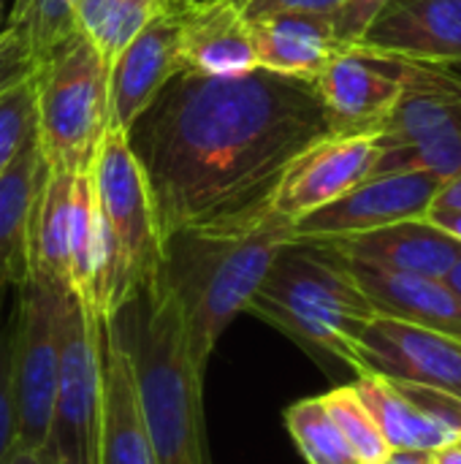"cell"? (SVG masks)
Here are the masks:
<instances>
[{
	"label": "cell",
	"instance_id": "obj_1",
	"mask_svg": "<svg viewBox=\"0 0 461 464\" xmlns=\"http://www.w3.org/2000/svg\"><path fill=\"white\" fill-rule=\"evenodd\" d=\"M329 120L312 82L255 68L245 76L179 71L125 130L160 239L177 228L247 223Z\"/></svg>",
	"mask_w": 461,
	"mask_h": 464
},
{
	"label": "cell",
	"instance_id": "obj_2",
	"mask_svg": "<svg viewBox=\"0 0 461 464\" xmlns=\"http://www.w3.org/2000/svg\"><path fill=\"white\" fill-rule=\"evenodd\" d=\"M291 239L293 223L272 209L247 223L177 228L163 237L152 283L174 302L201 375L223 332L245 313L277 250Z\"/></svg>",
	"mask_w": 461,
	"mask_h": 464
},
{
	"label": "cell",
	"instance_id": "obj_3",
	"mask_svg": "<svg viewBox=\"0 0 461 464\" xmlns=\"http://www.w3.org/2000/svg\"><path fill=\"white\" fill-rule=\"evenodd\" d=\"M103 324L133 367L158 464H212L204 424V375L193 364L174 302L149 283Z\"/></svg>",
	"mask_w": 461,
	"mask_h": 464
},
{
	"label": "cell",
	"instance_id": "obj_4",
	"mask_svg": "<svg viewBox=\"0 0 461 464\" xmlns=\"http://www.w3.org/2000/svg\"><path fill=\"white\" fill-rule=\"evenodd\" d=\"M245 313L266 321L312 356L356 370V340L375 310L348 261L318 239L285 242Z\"/></svg>",
	"mask_w": 461,
	"mask_h": 464
},
{
	"label": "cell",
	"instance_id": "obj_5",
	"mask_svg": "<svg viewBox=\"0 0 461 464\" xmlns=\"http://www.w3.org/2000/svg\"><path fill=\"white\" fill-rule=\"evenodd\" d=\"M103 266L95 296V318L106 321L120 304L144 291L160 264V228L149 185L125 133L109 130L92 166Z\"/></svg>",
	"mask_w": 461,
	"mask_h": 464
},
{
	"label": "cell",
	"instance_id": "obj_6",
	"mask_svg": "<svg viewBox=\"0 0 461 464\" xmlns=\"http://www.w3.org/2000/svg\"><path fill=\"white\" fill-rule=\"evenodd\" d=\"M109 68L82 33L35 68V139L49 171H92L109 133Z\"/></svg>",
	"mask_w": 461,
	"mask_h": 464
},
{
	"label": "cell",
	"instance_id": "obj_7",
	"mask_svg": "<svg viewBox=\"0 0 461 464\" xmlns=\"http://www.w3.org/2000/svg\"><path fill=\"white\" fill-rule=\"evenodd\" d=\"M11 315L16 446L41 451L49 430L62 345V313L73 291L24 277L16 288Z\"/></svg>",
	"mask_w": 461,
	"mask_h": 464
},
{
	"label": "cell",
	"instance_id": "obj_8",
	"mask_svg": "<svg viewBox=\"0 0 461 464\" xmlns=\"http://www.w3.org/2000/svg\"><path fill=\"white\" fill-rule=\"evenodd\" d=\"M101 443V321L68 296L62 313L60 375L49 416L43 464H98Z\"/></svg>",
	"mask_w": 461,
	"mask_h": 464
},
{
	"label": "cell",
	"instance_id": "obj_9",
	"mask_svg": "<svg viewBox=\"0 0 461 464\" xmlns=\"http://www.w3.org/2000/svg\"><path fill=\"white\" fill-rule=\"evenodd\" d=\"M410 63L372 54L359 46L340 49L312 82L331 133L378 136L399 103Z\"/></svg>",
	"mask_w": 461,
	"mask_h": 464
},
{
	"label": "cell",
	"instance_id": "obj_10",
	"mask_svg": "<svg viewBox=\"0 0 461 464\" xmlns=\"http://www.w3.org/2000/svg\"><path fill=\"white\" fill-rule=\"evenodd\" d=\"M446 179L427 171H394L367 177L337 201L293 223L296 239H337L416 220L429 212Z\"/></svg>",
	"mask_w": 461,
	"mask_h": 464
},
{
	"label": "cell",
	"instance_id": "obj_11",
	"mask_svg": "<svg viewBox=\"0 0 461 464\" xmlns=\"http://www.w3.org/2000/svg\"><path fill=\"white\" fill-rule=\"evenodd\" d=\"M378 158V136L326 133L291 160L274 188L272 212L291 223L312 215L372 177Z\"/></svg>",
	"mask_w": 461,
	"mask_h": 464
},
{
	"label": "cell",
	"instance_id": "obj_12",
	"mask_svg": "<svg viewBox=\"0 0 461 464\" xmlns=\"http://www.w3.org/2000/svg\"><path fill=\"white\" fill-rule=\"evenodd\" d=\"M359 372L461 397V340L375 315L356 340V375Z\"/></svg>",
	"mask_w": 461,
	"mask_h": 464
},
{
	"label": "cell",
	"instance_id": "obj_13",
	"mask_svg": "<svg viewBox=\"0 0 461 464\" xmlns=\"http://www.w3.org/2000/svg\"><path fill=\"white\" fill-rule=\"evenodd\" d=\"M179 19L182 11L160 3L155 16L111 60L109 130L125 133L155 101V95L182 71Z\"/></svg>",
	"mask_w": 461,
	"mask_h": 464
},
{
	"label": "cell",
	"instance_id": "obj_14",
	"mask_svg": "<svg viewBox=\"0 0 461 464\" xmlns=\"http://www.w3.org/2000/svg\"><path fill=\"white\" fill-rule=\"evenodd\" d=\"M424 65H461V0H389L356 44Z\"/></svg>",
	"mask_w": 461,
	"mask_h": 464
},
{
	"label": "cell",
	"instance_id": "obj_15",
	"mask_svg": "<svg viewBox=\"0 0 461 464\" xmlns=\"http://www.w3.org/2000/svg\"><path fill=\"white\" fill-rule=\"evenodd\" d=\"M318 242H326L340 256L359 264L437 280H443L461 258V242L432 226L427 218L402 220L375 231Z\"/></svg>",
	"mask_w": 461,
	"mask_h": 464
},
{
	"label": "cell",
	"instance_id": "obj_16",
	"mask_svg": "<svg viewBox=\"0 0 461 464\" xmlns=\"http://www.w3.org/2000/svg\"><path fill=\"white\" fill-rule=\"evenodd\" d=\"M98 464H158L144 424L133 367L103 321H101Z\"/></svg>",
	"mask_w": 461,
	"mask_h": 464
},
{
	"label": "cell",
	"instance_id": "obj_17",
	"mask_svg": "<svg viewBox=\"0 0 461 464\" xmlns=\"http://www.w3.org/2000/svg\"><path fill=\"white\" fill-rule=\"evenodd\" d=\"M182 71L201 76H245L258 68L250 19L239 0H215L179 19Z\"/></svg>",
	"mask_w": 461,
	"mask_h": 464
},
{
	"label": "cell",
	"instance_id": "obj_18",
	"mask_svg": "<svg viewBox=\"0 0 461 464\" xmlns=\"http://www.w3.org/2000/svg\"><path fill=\"white\" fill-rule=\"evenodd\" d=\"M258 68L315 82L331 57L345 49L331 27L329 14L318 11H274L250 19Z\"/></svg>",
	"mask_w": 461,
	"mask_h": 464
},
{
	"label": "cell",
	"instance_id": "obj_19",
	"mask_svg": "<svg viewBox=\"0 0 461 464\" xmlns=\"http://www.w3.org/2000/svg\"><path fill=\"white\" fill-rule=\"evenodd\" d=\"M345 258V256H342ZM348 261L356 283L367 294L375 315L397 318L413 326L440 332L446 337L461 340V299L437 277L389 272L370 264Z\"/></svg>",
	"mask_w": 461,
	"mask_h": 464
},
{
	"label": "cell",
	"instance_id": "obj_20",
	"mask_svg": "<svg viewBox=\"0 0 461 464\" xmlns=\"http://www.w3.org/2000/svg\"><path fill=\"white\" fill-rule=\"evenodd\" d=\"M46 171L33 133L19 158L0 177V294L27 277V220Z\"/></svg>",
	"mask_w": 461,
	"mask_h": 464
},
{
	"label": "cell",
	"instance_id": "obj_21",
	"mask_svg": "<svg viewBox=\"0 0 461 464\" xmlns=\"http://www.w3.org/2000/svg\"><path fill=\"white\" fill-rule=\"evenodd\" d=\"M73 174L46 171L27 220V275L71 291L68 280V220Z\"/></svg>",
	"mask_w": 461,
	"mask_h": 464
},
{
	"label": "cell",
	"instance_id": "obj_22",
	"mask_svg": "<svg viewBox=\"0 0 461 464\" xmlns=\"http://www.w3.org/2000/svg\"><path fill=\"white\" fill-rule=\"evenodd\" d=\"M370 416L375 419L378 430L383 432L391 451H435L440 446L454 443L448 435H443L427 416H421L389 378L359 372L356 383H351Z\"/></svg>",
	"mask_w": 461,
	"mask_h": 464
},
{
	"label": "cell",
	"instance_id": "obj_23",
	"mask_svg": "<svg viewBox=\"0 0 461 464\" xmlns=\"http://www.w3.org/2000/svg\"><path fill=\"white\" fill-rule=\"evenodd\" d=\"M101 266H103V237H101L95 179L90 171L73 177V198H71V220H68V280H71V291L82 299V304L92 315H95Z\"/></svg>",
	"mask_w": 461,
	"mask_h": 464
},
{
	"label": "cell",
	"instance_id": "obj_24",
	"mask_svg": "<svg viewBox=\"0 0 461 464\" xmlns=\"http://www.w3.org/2000/svg\"><path fill=\"white\" fill-rule=\"evenodd\" d=\"M160 0H79L76 30L111 63L130 38L155 16Z\"/></svg>",
	"mask_w": 461,
	"mask_h": 464
},
{
	"label": "cell",
	"instance_id": "obj_25",
	"mask_svg": "<svg viewBox=\"0 0 461 464\" xmlns=\"http://www.w3.org/2000/svg\"><path fill=\"white\" fill-rule=\"evenodd\" d=\"M79 0H14L5 27L22 41L35 65L60 49L76 30Z\"/></svg>",
	"mask_w": 461,
	"mask_h": 464
},
{
	"label": "cell",
	"instance_id": "obj_26",
	"mask_svg": "<svg viewBox=\"0 0 461 464\" xmlns=\"http://www.w3.org/2000/svg\"><path fill=\"white\" fill-rule=\"evenodd\" d=\"M285 427L307 464H359L321 397L293 402L285 411Z\"/></svg>",
	"mask_w": 461,
	"mask_h": 464
},
{
	"label": "cell",
	"instance_id": "obj_27",
	"mask_svg": "<svg viewBox=\"0 0 461 464\" xmlns=\"http://www.w3.org/2000/svg\"><path fill=\"white\" fill-rule=\"evenodd\" d=\"M394 171H427L440 179H454L461 174V130L429 136L413 144L380 150V158L372 169L375 174H394Z\"/></svg>",
	"mask_w": 461,
	"mask_h": 464
},
{
	"label": "cell",
	"instance_id": "obj_28",
	"mask_svg": "<svg viewBox=\"0 0 461 464\" xmlns=\"http://www.w3.org/2000/svg\"><path fill=\"white\" fill-rule=\"evenodd\" d=\"M329 416L340 427L345 443L356 454L359 464H383L391 454V446L386 443L383 432L378 430L375 419L353 392V386H340L321 397Z\"/></svg>",
	"mask_w": 461,
	"mask_h": 464
},
{
	"label": "cell",
	"instance_id": "obj_29",
	"mask_svg": "<svg viewBox=\"0 0 461 464\" xmlns=\"http://www.w3.org/2000/svg\"><path fill=\"white\" fill-rule=\"evenodd\" d=\"M35 133V87L33 76L0 95V177L19 158Z\"/></svg>",
	"mask_w": 461,
	"mask_h": 464
},
{
	"label": "cell",
	"instance_id": "obj_30",
	"mask_svg": "<svg viewBox=\"0 0 461 464\" xmlns=\"http://www.w3.org/2000/svg\"><path fill=\"white\" fill-rule=\"evenodd\" d=\"M16 446V392L11 353V315H5V294H0V462Z\"/></svg>",
	"mask_w": 461,
	"mask_h": 464
},
{
	"label": "cell",
	"instance_id": "obj_31",
	"mask_svg": "<svg viewBox=\"0 0 461 464\" xmlns=\"http://www.w3.org/2000/svg\"><path fill=\"white\" fill-rule=\"evenodd\" d=\"M391 383L443 435H448L454 443L461 440V397L448 394V392H440V389L418 386V383H405V381H391Z\"/></svg>",
	"mask_w": 461,
	"mask_h": 464
},
{
	"label": "cell",
	"instance_id": "obj_32",
	"mask_svg": "<svg viewBox=\"0 0 461 464\" xmlns=\"http://www.w3.org/2000/svg\"><path fill=\"white\" fill-rule=\"evenodd\" d=\"M389 0H342L329 16H331V27L334 35L342 46H356L359 38L364 35V30L370 27V22L378 16V11L386 5Z\"/></svg>",
	"mask_w": 461,
	"mask_h": 464
},
{
	"label": "cell",
	"instance_id": "obj_33",
	"mask_svg": "<svg viewBox=\"0 0 461 464\" xmlns=\"http://www.w3.org/2000/svg\"><path fill=\"white\" fill-rule=\"evenodd\" d=\"M35 60L30 57V52L22 46V41L5 27L0 33V95L5 90H11L14 84H19L22 79L35 73Z\"/></svg>",
	"mask_w": 461,
	"mask_h": 464
},
{
	"label": "cell",
	"instance_id": "obj_34",
	"mask_svg": "<svg viewBox=\"0 0 461 464\" xmlns=\"http://www.w3.org/2000/svg\"><path fill=\"white\" fill-rule=\"evenodd\" d=\"M342 0H239L242 11L247 19L274 14V11H318V14H331Z\"/></svg>",
	"mask_w": 461,
	"mask_h": 464
},
{
	"label": "cell",
	"instance_id": "obj_35",
	"mask_svg": "<svg viewBox=\"0 0 461 464\" xmlns=\"http://www.w3.org/2000/svg\"><path fill=\"white\" fill-rule=\"evenodd\" d=\"M432 226H437L440 231H446L448 237H454L461 242V209L456 207H429V212L424 215Z\"/></svg>",
	"mask_w": 461,
	"mask_h": 464
},
{
	"label": "cell",
	"instance_id": "obj_36",
	"mask_svg": "<svg viewBox=\"0 0 461 464\" xmlns=\"http://www.w3.org/2000/svg\"><path fill=\"white\" fill-rule=\"evenodd\" d=\"M432 207H456V209H461V174L454 177V179H448L440 188V193H437Z\"/></svg>",
	"mask_w": 461,
	"mask_h": 464
},
{
	"label": "cell",
	"instance_id": "obj_37",
	"mask_svg": "<svg viewBox=\"0 0 461 464\" xmlns=\"http://www.w3.org/2000/svg\"><path fill=\"white\" fill-rule=\"evenodd\" d=\"M383 464H435V459H432V451L413 449V451H391Z\"/></svg>",
	"mask_w": 461,
	"mask_h": 464
},
{
	"label": "cell",
	"instance_id": "obj_38",
	"mask_svg": "<svg viewBox=\"0 0 461 464\" xmlns=\"http://www.w3.org/2000/svg\"><path fill=\"white\" fill-rule=\"evenodd\" d=\"M0 464H43V459H41L38 451H30V449H24V446H14L11 454H8Z\"/></svg>",
	"mask_w": 461,
	"mask_h": 464
},
{
	"label": "cell",
	"instance_id": "obj_39",
	"mask_svg": "<svg viewBox=\"0 0 461 464\" xmlns=\"http://www.w3.org/2000/svg\"><path fill=\"white\" fill-rule=\"evenodd\" d=\"M435 464H461V446L459 443H448L432 451Z\"/></svg>",
	"mask_w": 461,
	"mask_h": 464
},
{
	"label": "cell",
	"instance_id": "obj_40",
	"mask_svg": "<svg viewBox=\"0 0 461 464\" xmlns=\"http://www.w3.org/2000/svg\"><path fill=\"white\" fill-rule=\"evenodd\" d=\"M443 280H446V285H448V288H451V291H454V294L461 299V258L454 264V269H451Z\"/></svg>",
	"mask_w": 461,
	"mask_h": 464
},
{
	"label": "cell",
	"instance_id": "obj_41",
	"mask_svg": "<svg viewBox=\"0 0 461 464\" xmlns=\"http://www.w3.org/2000/svg\"><path fill=\"white\" fill-rule=\"evenodd\" d=\"M160 3L177 8V11H190V8H198V5H206V3H215V0H160Z\"/></svg>",
	"mask_w": 461,
	"mask_h": 464
},
{
	"label": "cell",
	"instance_id": "obj_42",
	"mask_svg": "<svg viewBox=\"0 0 461 464\" xmlns=\"http://www.w3.org/2000/svg\"><path fill=\"white\" fill-rule=\"evenodd\" d=\"M5 30V24H3V0H0V33Z\"/></svg>",
	"mask_w": 461,
	"mask_h": 464
},
{
	"label": "cell",
	"instance_id": "obj_43",
	"mask_svg": "<svg viewBox=\"0 0 461 464\" xmlns=\"http://www.w3.org/2000/svg\"><path fill=\"white\" fill-rule=\"evenodd\" d=\"M451 71H454V68H451ZM456 73H461V71H456Z\"/></svg>",
	"mask_w": 461,
	"mask_h": 464
},
{
	"label": "cell",
	"instance_id": "obj_44",
	"mask_svg": "<svg viewBox=\"0 0 461 464\" xmlns=\"http://www.w3.org/2000/svg\"><path fill=\"white\" fill-rule=\"evenodd\" d=\"M456 443H459V446H461V440H456Z\"/></svg>",
	"mask_w": 461,
	"mask_h": 464
}]
</instances>
